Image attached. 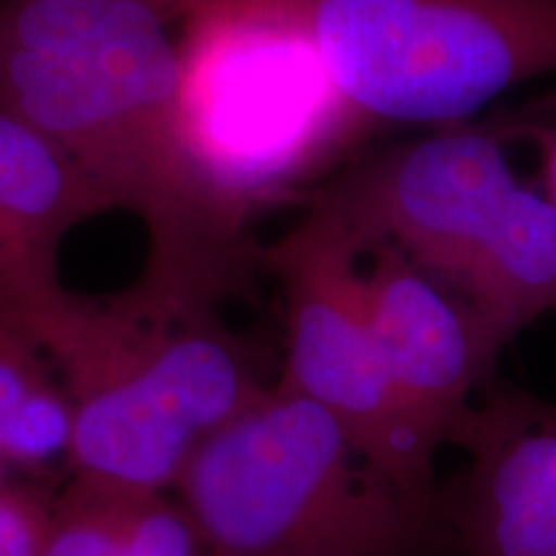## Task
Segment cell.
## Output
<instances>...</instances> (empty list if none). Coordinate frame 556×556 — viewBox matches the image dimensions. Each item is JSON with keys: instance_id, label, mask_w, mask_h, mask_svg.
<instances>
[{"instance_id": "2", "label": "cell", "mask_w": 556, "mask_h": 556, "mask_svg": "<svg viewBox=\"0 0 556 556\" xmlns=\"http://www.w3.org/2000/svg\"><path fill=\"white\" fill-rule=\"evenodd\" d=\"M219 312L137 278L114 294L70 291L39 353L73 409V482L173 492L201 443L268 392L261 351Z\"/></svg>"}, {"instance_id": "8", "label": "cell", "mask_w": 556, "mask_h": 556, "mask_svg": "<svg viewBox=\"0 0 556 556\" xmlns=\"http://www.w3.org/2000/svg\"><path fill=\"white\" fill-rule=\"evenodd\" d=\"M364 296L407 415L430 446L456 443L500 356L475 309L392 245L374 248Z\"/></svg>"}, {"instance_id": "5", "label": "cell", "mask_w": 556, "mask_h": 556, "mask_svg": "<svg viewBox=\"0 0 556 556\" xmlns=\"http://www.w3.org/2000/svg\"><path fill=\"white\" fill-rule=\"evenodd\" d=\"M307 13L366 124L458 122L556 73V0H307Z\"/></svg>"}, {"instance_id": "14", "label": "cell", "mask_w": 556, "mask_h": 556, "mask_svg": "<svg viewBox=\"0 0 556 556\" xmlns=\"http://www.w3.org/2000/svg\"><path fill=\"white\" fill-rule=\"evenodd\" d=\"M541 148H544V191L556 206V129H548L541 137Z\"/></svg>"}, {"instance_id": "1", "label": "cell", "mask_w": 556, "mask_h": 556, "mask_svg": "<svg viewBox=\"0 0 556 556\" xmlns=\"http://www.w3.org/2000/svg\"><path fill=\"white\" fill-rule=\"evenodd\" d=\"M170 0H5L0 111L37 131L148 232L137 281L222 309L263 248L189 148Z\"/></svg>"}, {"instance_id": "7", "label": "cell", "mask_w": 556, "mask_h": 556, "mask_svg": "<svg viewBox=\"0 0 556 556\" xmlns=\"http://www.w3.org/2000/svg\"><path fill=\"white\" fill-rule=\"evenodd\" d=\"M518 186L495 137L448 129L379 152L307 199L336 212L364 253L397 248L462 294Z\"/></svg>"}, {"instance_id": "4", "label": "cell", "mask_w": 556, "mask_h": 556, "mask_svg": "<svg viewBox=\"0 0 556 556\" xmlns=\"http://www.w3.org/2000/svg\"><path fill=\"white\" fill-rule=\"evenodd\" d=\"M178 60L189 148L248 222L368 127L325 65L307 0H206L184 16Z\"/></svg>"}, {"instance_id": "11", "label": "cell", "mask_w": 556, "mask_h": 556, "mask_svg": "<svg viewBox=\"0 0 556 556\" xmlns=\"http://www.w3.org/2000/svg\"><path fill=\"white\" fill-rule=\"evenodd\" d=\"M73 409L50 361L0 343V477L65 467Z\"/></svg>"}, {"instance_id": "15", "label": "cell", "mask_w": 556, "mask_h": 556, "mask_svg": "<svg viewBox=\"0 0 556 556\" xmlns=\"http://www.w3.org/2000/svg\"><path fill=\"white\" fill-rule=\"evenodd\" d=\"M170 3H173V9L178 11V16L184 18L186 13H191L193 9H199V5L206 3V0H170Z\"/></svg>"}, {"instance_id": "12", "label": "cell", "mask_w": 556, "mask_h": 556, "mask_svg": "<svg viewBox=\"0 0 556 556\" xmlns=\"http://www.w3.org/2000/svg\"><path fill=\"white\" fill-rule=\"evenodd\" d=\"M41 556H124L116 495L73 482L54 497Z\"/></svg>"}, {"instance_id": "10", "label": "cell", "mask_w": 556, "mask_h": 556, "mask_svg": "<svg viewBox=\"0 0 556 556\" xmlns=\"http://www.w3.org/2000/svg\"><path fill=\"white\" fill-rule=\"evenodd\" d=\"M458 296L497 351L556 312V206L546 191L518 186Z\"/></svg>"}, {"instance_id": "9", "label": "cell", "mask_w": 556, "mask_h": 556, "mask_svg": "<svg viewBox=\"0 0 556 556\" xmlns=\"http://www.w3.org/2000/svg\"><path fill=\"white\" fill-rule=\"evenodd\" d=\"M103 212V199L47 139L0 111V343L39 353L70 296L65 240Z\"/></svg>"}, {"instance_id": "3", "label": "cell", "mask_w": 556, "mask_h": 556, "mask_svg": "<svg viewBox=\"0 0 556 556\" xmlns=\"http://www.w3.org/2000/svg\"><path fill=\"white\" fill-rule=\"evenodd\" d=\"M173 495L204 556H420L441 516L276 379L201 443Z\"/></svg>"}, {"instance_id": "13", "label": "cell", "mask_w": 556, "mask_h": 556, "mask_svg": "<svg viewBox=\"0 0 556 556\" xmlns=\"http://www.w3.org/2000/svg\"><path fill=\"white\" fill-rule=\"evenodd\" d=\"M54 497L21 479L0 477V556H41Z\"/></svg>"}, {"instance_id": "6", "label": "cell", "mask_w": 556, "mask_h": 556, "mask_svg": "<svg viewBox=\"0 0 556 556\" xmlns=\"http://www.w3.org/2000/svg\"><path fill=\"white\" fill-rule=\"evenodd\" d=\"M263 248L283 299L287 351L278 384L315 402L374 467L422 497L435 495V446L417 430L389 379L366 312L364 250L343 219L315 199Z\"/></svg>"}]
</instances>
